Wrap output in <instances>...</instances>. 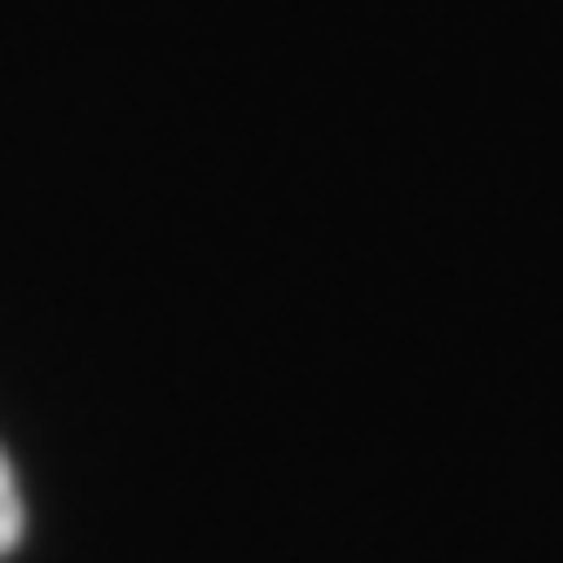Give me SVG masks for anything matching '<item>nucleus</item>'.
<instances>
[{
	"label": "nucleus",
	"instance_id": "obj_1",
	"mask_svg": "<svg viewBox=\"0 0 563 563\" xmlns=\"http://www.w3.org/2000/svg\"><path fill=\"white\" fill-rule=\"evenodd\" d=\"M21 543V489H14V468L0 455V556Z\"/></svg>",
	"mask_w": 563,
	"mask_h": 563
}]
</instances>
